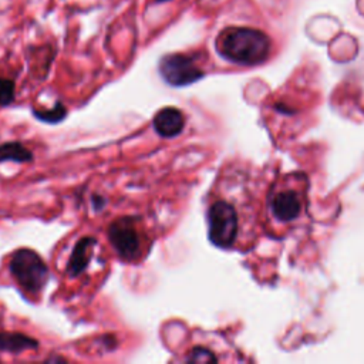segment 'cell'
I'll use <instances>...</instances> for the list:
<instances>
[{
	"label": "cell",
	"mask_w": 364,
	"mask_h": 364,
	"mask_svg": "<svg viewBox=\"0 0 364 364\" xmlns=\"http://www.w3.org/2000/svg\"><path fill=\"white\" fill-rule=\"evenodd\" d=\"M307 208V176L299 171L277 175L266 191L264 230L277 239L284 237L304 220Z\"/></svg>",
	"instance_id": "6da1fadb"
},
{
	"label": "cell",
	"mask_w": 364,
	"mask_h": 364,
	"mask_svg": "<svg viewBox=\"0 0 364 364\" xmlns=\"http://www.w3.org/2000/svg\"><path fill=\"white\" fill-rule=\"evenodd\" d=\"M218 54L229 63L237 65H259L272 55L270 37L257 28L250 27H226L216 40Z\"/></svg>",
	"instance_id": "7a4b0ae2"
},
{
	"label": "cell",
	"mask_w": 364,
	"mask_h": 364,
	"mask_svg": "<svg viewBox=\"0 0 364 364\" xmlns=\"http://www.w3.org/2000/svg\"><path fill=\"white\" fill-rule=\"evenodd\" d=\"M9 270L17 284L30 294L40 293L50 279V270L43 257L27 247H21L13 253Z\"/></svg>",
	"instance_id": "3957f363"
},
{
	"label": "cell",
	"mask_w": 364,
	"mask_h": 364,
	"mask_svg": "<svg viewBox=\"0 0 364 364\" xmlns=\"http://www.w3.org/2000/svg\"><path fill=\"white\" fill-rule=\"evenodd\" d=\"M107 236L117 255L127 262L136 260L142 253V235L135 225V219L122 216L109 223Z\"/></svg>",
	"instance_id": "277c9868"
},
{
	"label": "cell",
	"mask_w": 364,
	"mask_h": 364,
	"mask_svg": "<svg viewBox=\"0 0 364 364\" xmlns=\"http://www.w3.org/2000/svg\"><path fill=\"white\" fill-rule=\"evenodd\" d=\"M158 71L162 80L172 87L191 85L205 75V71L195 63V60L182 53L162 55L158 64Z\"/></svg>",
	"instance_id": "5b68a950"
},
{
	"label": "cell",
	"mask_w": 364,
	"mask_h": 364,
	"mask_svg": "<svg viewBox=\"0 0 364 364\" xmlns=\"http://www.w3.org/2000/svg\"><path fill=\"white\" fill-rule=\"evenodd\" d=\"M155 132L162 138H175L185 128V115L179 108L164 107L152 118Z\"/></svg>",
	"instance_id": "8992f818"
},
{
	"label": "cell",
	"mask_w": 364,
	"mask_h": 364,
	"mask_svg": "<svg viewBox=\"0 0 364 364\" xmlns=\"http://www.w3.org/2000/svg\"><path fill=\"white\" fill-rule=\"evenodd\" d=\"M97 245V239L92 237V236H85V237H81L71 255H70V259H68V263H67V274L70 277H77L80 276L90 264V260L92 257V253H94V246Z\"/></svg>",
	"instance_id": "52a82bcc"
},
{
	"label": "cell",
	"mask_w": 364,
	"mask_h": 364,
	"mask_svg": "<svg viewBox=\"0 0 364 364\" xmlns=\"http://www.w3.org/2000/svg\"><path fill=\"white\" fill-rule=\"evenodd\" d=\"M38 341L23 333H0V351L20 354L26 350H36Z\"/></svg>",
	"instance_id": "ba28073f"
},
{
	"label": "cell",
	"mask_w": 364,
	"mask_h": 364,
	"mask_svg": "<svg viewBox=\"0 0 364 364\" xmlns=\"http://www.w3.org/2000/svg\"><path fill=\"white\" fill-rule=\"evenodd\" d=\"M33 161V152L27 149L21 142L10 141L0 144V164L1 162H30Z\"/></svg>",
	"instance_id": "9c48e42d"
},
{
	"label": "cell",
	"mask_w": 364,
	"mask_h": 364,
	"mask_svg": "<svg viewBox=\"0 0 364 364\" xmlns=\"http://www.w3.org/2000/svg\"><path fill=\"white\" fill-rule=\"evenodd\" d=\"M33 115L46 124H58L67 117V108L61 101H57L51 109H31Z\"/></svg>",
	"instance_id": "30bf717a"
},
{
	"label": "cell",
	"mask_w": 364,
	"mask_h": 364,
	"mask_svg": "<svg viewBox=\"0 0 364 364\" xmlns=\"http://www.w3.org/2000/svg\"><path fill=\"white\" fill-rule=\"evenodd\" d=\"M186 361L188 363H216L218 357L209 348L202 347V346H196L189 351V354L186 357Z\"/></svg>",
	"instance_id": "8fae6325"
},
{
	"label": "cell",
	"mask_w": 364,
	"mask_h": 364,
	"mask_svg": "<svg viewBox=\"0 0 364 364\" xmlns=\"http://www.w3.org/2000/svg\"><path fill=\"white\" fill-rule=\"evenodd\" d=\"M14 82L9 78H0V107H6L14 100Z\"/></svg>",
	"instance_id": "7c38bea8"
},
{
	"label": "cell",
	"mask_w": 364,
	"mask_h": 364,
	"mask_svg": "<svg viewBox=\"0 0 364 364\" xmlns=\"http://www.w3.org/2000/svg\"><path fill=\"white\" fill-rule=\"evenodd\" d=\"M105 203H107V199H105V198H102V196H100V195L92 196V206H94V209L101 210V209L105 206Z\"/></svg>",
	"instance_id": "4fadbf2b"
},
{
	"label": "cell",
	"mask_w": 364,
	"mask_h": 364,
	"mask_svg": "<svg viewBox=\"0 0 364 364\" xmlns=\"http://www.w3.org/2000/svg\"><path fill=\"white\" fill-rule=\"evenodd\" d=\"M46 361H51V363H53V361H65V360H64L63 357H50V358H47Z\"/></svg>",
	"instance_id": "5bb4252c"
},
{
	"label": "cell",
	"mask_w": 364,
	"mask_h": 364,
	"mask_svg": "<svg viewBox=\"0 0 364 364\" xmlns=\"http://www.w3.org/2000/svg\"><path fill=\"white\" fill-rule=\"evenodd\" d=\"M155 3H165V1H169V0H154Z\"/></svg>",
	"instance_id": "9a60e30c"
}]
</instances>
